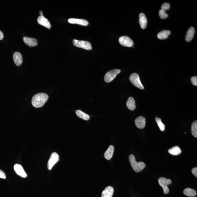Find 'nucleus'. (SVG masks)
Masks as SVG:
<instances>
[{
  "instance_id": "1",
  "label": "nucleus",
  "mask_w": 197,
  "mask_h": 197,
  "mask_svg": "<svg viewBox=\"0 0 197 197\" xmlns=\"http://www.w3.org/2000/svg\"><path fill=\"white\" fill-rule=\"evenodd\" d=\"M48 95L44 93H40L35 95L32 97V106L35 108H40L44 106L48 100Z\"/></svg>"
},
{
  "instance_id": "2",
  "label": "nucleus",
  "mask_w": 197,
  "mask_h": 197,
  "mask_svg": "<svg viewBox=\"0 0 197 197\" xmlns=\"http://www.w3.org/2000/svg\"><path fill=\"white\" fill-rule=\"evenodd\" d=\"M129 160L133 169L136 172H140L146 167L145 164L144 162H137L136 160L135 157L132 154L130 155L129 156Z\"/></svg>"
},
{
  "instance_id": "3",
  "label": "nucleus",
  "mask_w": 197,
  "mask_h": 197,
  "mask_svg": "<svg viewBox=\"0 0 197 197\" xmlns=\"http://www.w3.org/2000/svg\"><path fill=\"white\" fill-rule=\"evenodd\" d=\"M158 183L160 186L163 189L164 193L167 194L169 192V189L168 187L169 185L171 184L172 181L170 179H167L165 177H160L158 179Z\"/></svg>"
},
{
  "instance_id": "4",
  "label": "nucleus",
  "mask_w": 197,
  "mask_h": 197,
  "mask_svg": "<svg viewBox=\"0 0 197 197\" xmlns=\"http://www.w3.org/2000/svg\"><path fill=\"white\" fill-rule=\"evenodd\" d=\"M73 44L75 46L84 49L91 50L92 49L91 44L88 41L78 40L74 39L73 41Z\"/></svg>"
},
{
  "instance_id": "5",
  "label": "nucleus",
  "mask_w": 197,
  "mask_h": 197,
  "mask_svg": "<svg viewBox=\"0 0 197 197\" xmlns=\"http://www.w3.org/2000/svg\"><path fill=\"white\" fill-rule=\"evenodd\" d=\"M129 78L130 81L135 86L141 90L144 89V87L141 82L140 76L138 74L136 73L132 74Z\"/></svg>"
},
{
  "instance_id": "6",
  "label": "nucleus",
  "mask_w": 197,
  "mask_h": 197,
  "mask_svg": "<svg viewBox=\"0 0 197 197\" xmlns=\"http://www.w3.org/2000/svg\"><path fill=\"white\" fill-rule=\"evenodd\" d=\"M121 71L119 69H114L109 71L105 75V81L107 83H109L114 79L120 73Z\"/></svg>"
},
{
  "instance_id": "7",
  "label": "nucleus",
  "mask_w": 197,
  "mask_h": 197,
  "mask_svg": "<svg viewBox=\"0 0 197 197\" xmlns=\"http://www.w3.org/2000/svg\"><path fill=\"white\" fill-rule=\"evenodd\" d=\"M59 156L57 153L53 152L50 155V158L48 163V168L51 170L54 165L59 161Z\"/></svg>"
},
{
  "instance_id": "8",
  "label": "nucleus",
  "mask_w": 197,
  "mask_h": 197,
  "mask_svg": "<svg viewBox=\"0 0 197 197\" xmlns=\"http://www.w3.org/2000/svg\"><path fill=\"white\" fill-rule=\"evenodd\" d=\"M119 42L121 45L127 47H132L134 45V42L131 38L126 36L121 37L119 39Z\"/></svg>"
},
{
  "instance_id": "9",
  "label": "nucleus",
  "mask_w": 197,
  "mask_h": 197,
  "mask_svg": "<svg viewBox=\"0 0 197 197\" xmlns=\"http://www.w3.org/2000/svg\"><path fill=\"white\" fill-rule=\"evenodd\" d=\"M14 170L15 171L18 175L23 178H26L27 176L26 172L21 165L20 164H16L14 165Z\"/></svg>"
},
{
  "instance_id": "10",
  "label": "nucleus",
  "mask_w": 197,
  "mask_h": 197,
  "mask_svg": "<svg viewBox=\"0 0 197 197\" xmlns=\"http://www.w3.org/2000/svg\"><path fill=\"white\" fill-rule=\"evenodd\" d=\"M146 123L145 118L142 116L139 117L135 120V123L136 127L140 129L144 128L145 126Z\"/></svg>"
},
{
  "instance_id": "11",
  "label": "nucleus",
  "mask_w": 197,
  "mask_h": 197,
  "mask_svg": "<svg viewBox=\"0 0 197 197\" xmlns=\"http://www.w3.org/2000/svg\"><path fill=\"white\" fill-rule=\"evenodd\" d=\"M37 22L40 25L45 27L48 29H50L51 27V25L49 21L44 16H40L37 19Z\"/></svg>"
},
{
  "instance_id": "12",
  "label": "nucleus",
  "mask_w": 197,
  "mask_h": 197,
  "mask_svg": "<svg viewBox=\"0 0 197 197\" xmlns=\"http://www.w3.org/2000/svg\"><path fill=\"white\" fill-rule=\"evenodd\" d=\"M68 21L71 24H78L84 26H88L89 24L88 22L84 19L70 18L68 20Z\"/></svg>"
},
{
  "instance_id": "13",
  "label": "nucleus",
  "mask_w": 197,
  "mask_h": 197,
  "mask_svg": "<svg viewBox=\"0 0 197 197\" xmlns=\"http://www.w3.org/2000/svg\"><path fill=\"white\" fill-rule=\"evenodd\" d=\"M23 40L26 45L30 47H35L37 45V41L35 38L24 37L23 38Z\"/></svg>"
},
{
  "instance_id": "14",
  "label": "nucleus",
  "mask_w": 197,
  "mask_h": 197,
  "mask_svg": "<svg viewBox=\"0 0 197 197\" xmlns=\"http://www.w3.org/2000/svg\"><path fill=\"white\" fill-rule=\"evenodd\" d=\"M13 60L16 66H20L23 62V57L21 54L19 52H16L13 54Z\"/></svg>"
},
{
  "instance_id": "15",
  "label": "nucleus",
  "mask_w": 197,
  "mask_h": 197,
  "mask_svg": "<svg viewBox=\"0 0 197 197\" xmlns=\"http://www.w3.org/2000/svg\"><path fill=\"white\" fill-rule=\"evenodd\" d=\"M195 33V30L194 28L193 27H191L188 30L187 32H186V42H189L193 39L194 35Z\"/></svg>"
},
{
  "instance_id": "16",
  "label": "nucleus",
  "mask_w": 197,
  "mask_h": 197,
  "mask_svg": "<svg viewBox=\"0 0 197 197\" xmlns=\"http://www.w3.org/2000/svg\"><path fill=\"white\" fill-rule=\"evenodd\" d=\"M139 23L142 29H145L147 26V20L143 13H140L139 15Z\"/></svg>"
},
{
  "instance_id": "17",
  "label": "nucleus",
  "mask_w": 197,
  "mask_h": 197,
  "mask_svg": "<svg viewBox=\"0 0 197 197\" xmlns=\"http://www.w3.org/2000/svg\"><path fill=\"white\" fill-rule=\"evenodd\" d=\"M114 192L113 187L111 186H107L102 192L101 197H112Z\"/></svg>"
},
{
  "instance_id": "18",
  "label": "nucleus",
  "mask_w": 197,
  "mask_h": 197,
  "mask_svg": "<svg viewBox=\"0 0 197 197\" xmlns=\"http://www.w3.org/2000/svg\"><path fill=\"white\" fill-rule=\"evenodd\" d=\"M126 106L127 108L130 110L133 111L136 109L135 101L133 97H129L126 102Z\"/></svg>"
},
{
  "instance_id": "19",
  "label": "nucleus",
  "mask_w": 197,
  "mask_h": 197,
  "mask_svg": "<svg viewBox=\"0 0 197 197\" xmlns=\"http://www.w3.org/2000/svg\"><path fill=\"white\" fill-rule=\"evenodd\" d=\"M114 152V146L112 145L109 146L104 154V156L106 159L107 160H110L113 156Z\"/></svg>"
},
{
  "instance_id": "20",
  "label": "nucleus",
  "mask_w": 197,
  "mask_h": 197,
  "mask_svg": "<svg viewBox=\"0 0 197 197\" xmlns=\"http://www.w3.org/2000/svg\"><path fill=\"white\" fill-rule=\"evenodd\" d=\"M171 33V31L167 30H164L160 32L158 34L157 37L158 39L163 40L167 39Z\"/></svg>"
},
{
  "instance_id": "21",
  "label": "nucleus",
  "mask_w": 197,
  "mask_h": 197,
  "mask_svg": "<svg viewBox=\"0 0 197 197\" xmlns=\"http://www.w3.org/2000/svg\"><path fill=\"white\" fill-rule=\"evenodd\" d=\"M183 193L186 196L190 197H195L197 195L196 192L194 189L189 188H186L184 189Z\"/></svg>"
},
{
  "instance_id": "22",
  "label": "nucleus",
  "mask_w": 197,
  "mask_h": 197,
  "mask_svg": "<svg viewBox=\"0 0 197 197\" xmlns=\"http://www.w3.org/2000/svg\"><path fill=\"white\" fill-rule=\"evenodd\" d=\"M168 152L171 155H180L182 151L178 146H175L169 149Z\"/></svg>"
},
{
  "instance_id": "23",
  "label": "nucleus",
  "mask_w": 197,
  "mask_h": 197,
  "mask_svg": "<svg viewBox=\"0 0 197 197\" xmlns=\"http://www.w3.org/2000/svg\"><path fill=\"white\" fill-rule=\"evenodd\" d=\"M77 116L78 117L81 118L85 121H88L90 119V117L89 115L87 114L84 113L82 111L80 110H78L76 112Z\"/></svg>"
},
{
  "instance_id": "24",
  "label": "nucleus",
  "mask_w": 197,
  "mask_h": 197,
  "mask_svg": "<svg viewBox=\"0 0 197 197\" xmlns=\"http://www.w3.org/2000/svg\"><path fill=\"white\" fill-rule=\"evenodd\" d=\"M191 132L192 136L195 138L197 137V121H195L192 124Z\"/></svg>"
},
{
  "instance_id": "25",
  "label": "nucleus",
  "mask_w": 197,
  "mask_h": 197,
  "mask_svg": "<svg viewBox=\"0 0 197 197\" xmlns=\"http://www.w3.org/2000/svg\"><path fill=\"white\" fill-rule=\"evenodd\" d=\"M155 121L157 124L158 127H159L160 130L161 131H163L165 130V124L162 123L160 118H155Z\"/></svg>"
},
{
  "instance_id": "26",
  "label": "nucleus",
  "mask_w": 197,
  "mask_h": 197,
  "mask_svg": "<svg viewBox=\"0 0 197 197\" xmlns=\"http://www.w3.org/2000/svg\"><path fill=\"white\" fill-rule=\"evenodd\" d=\"M159 14L160 18L162 20H164L168 17V15L166 13L165 11L162 9L159 10Z\"/></svg>"
},
{
  "instance_id": "27",
  "label": "nucleus",
  "mask_w": 197,
  "mask_h": 197,
  "mask_svg": "<svg viewBox=\"0 0 197 197\" xmlns=\"http://www.w3.org/2000/svg\"><path fill=\"white\" fill-rule=\"evenodd\" d=\"M161 7V9L165 10V11H166V10H168L169 9L170 5V4H168V3H165L162 4Z\"/></svg>"
},
{
  "instance_id": "28",
  "label": "nucleus",
  "mask_w": 197,
  "mask_h": 197,
  "mask_svg": "<svg viewBox=\"0 0 197 197\" xmlns=\"http://www.w3.org/2000/svg\"><path fill=\"white\" fill-rule=\"evenodd\" d=\"M191 81L193 85H197V77L196 76L192 77L191 78Z\"/></svg>"
},
{
  "instance_id": "29",
  "label": "nucleus",
  "mask_w": 197,
  "mask_h": 197,
  "mask_svg": "<svg viewBox=\"0 0 197 197\" xmlns=\"http://www.w3.org/2000/svg\"><path fill=\"white\" fill-rule=\"evenodd\" d=\"M192 172L195 177H197V168L196 167L192 169Z\"/></svg>"
},
{
  "instance_id": "30",
  "label": "nucleus",
  "mask_w": 197,
  "mask_h": 197,
  "mask_svg": "<svg viewBox=\"0 0 197 197\" xmlns=\"http://www.w3.org/2000/svg\"><path fill=\"white\" fill-rule=\"evenodd\" d=\"M0 178L5 179L6 178V176L4 172L0 170Z\"/></svg>"
},
{
  "instance_id": "31",
  "label": "nucleus",
  "mask_w": 197,
  "mask_h": 197,
  "mask_svg": "<svg viewBox=\"0 0 197 197\" xmlns=\"http://www.w3.org/2000/svg\"><path fill=\"white\" fill-rule=\"evenodd\" d=\"M4 37V35L2 32L0 30V40H3Z\"/></svg>"
},
{
  "instance_id": "32",
  "label": "nucleus",
  "mask_w": 197,
  "mask_h": 197,
  "mask_svg": "<svg viewBox=\"0 0 197 197\" xmlns=\"http://www.w3.org/2000/svg\"><path fill=\"white\" fill-rule=\"evenodd\" d=\"M40 14L41 15V16H44L43 14V12L42 11H41L40 12Z\"/></svg>"
}]
</instances>
